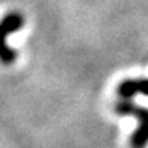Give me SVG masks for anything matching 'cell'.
Segmentation results:
<instances>
[{"mask_svg": "<svg viewBox=\"0 0 148 148\" xmlns=\"http://www.w3.org/2000/svg\"><path fill=\"white\" fill-rule=\"evenodd\" d=\"M138 94L148 97V79H127L118 86V95L124 100H129Z\"/></svg>", "mask_w": 148, "mask_h": 148, "instance_id": "obj_3", "label": "cell"}, {"mask_svg": "<svg viewBox=\"0 0 148 148\" xmlns=\"http://www.w3.org/2000/svg\"><path fill=\"white\" fill-rule=\"evenodd\" d=\"M24 18L20 12H9L0 20V62L5 65L12 64L17 59V51L6 44V38L23 27Z\"/></svg>", "mask_w": 148, "mask_h": 148, "instance_id": "obj_2", "label": "cell"}, {"mask_svg": "<svg viewBox=\"0 0 148 148\" xmlns=\"http://www.w3.org/2000/svg\"><path fill=\"white\" fill-rule=\"evenodd\" d=\"M115 112L119 115H132L138 119V129L132 134L130 145L132 148H147L148 145V109L138 106L129 100L119 101L115 106Z\"/></svg>", "mask_w": 148, "mask_h": 148, "instance_id": "obj_1", "label": "cell"}]
</instances>
